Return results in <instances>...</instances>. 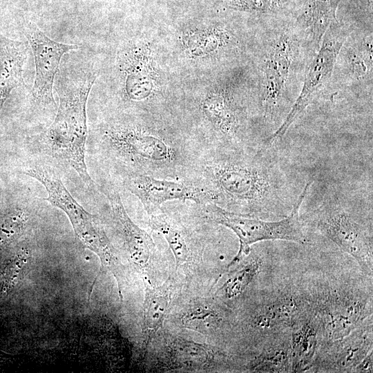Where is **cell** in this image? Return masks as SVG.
Returning <instances> with one entry per match:
<instances>
[{
  "label": "cell",
  "instance_id": "1",
  "mask_svg": "<svg viewBox=\"0 0 373 373\" xmlns=\"http://www.w3.org/2000/svg\"><path fill=\"white\" fill-rule=\"evenodd\" d=\"M251 46L261 115L267 131L274 132L299 95L318 50L296 19L256 25Z\"/></svg>",
  "mask_w": 373,
  "mask_h": 373
},
{
  "label": "cell",
  "instance_id": "2",
  "mask_svg": "<svg viewBox=\"0 0 373 373\" xmlns=\"http://www.w3.org/2000/svg\"><path fill=\"white\" fill-rule=\"evenodd\" d=\"M266 146L249 155H229L205 165L209 187L204 189L211 202L242 208L254 216L291 202L289 179Z\"/></svg>",
  "mask_w": 373,
  "mask_h": 373
},
{
  "label": "cell",
  "instance_id": "3",
  "mask_svg": "<svg viewBox=\"0 0 373 373\" xmlns=\"http://www.w3.org/2000/svg\"><path fill=\"white\" fill-rule=\"evenodd\" d=\"M96 78L93 73L80 71L57 88V113L42 137L46 152L74 169L88 188L93 187L94 182L85 162L86 104Z\"/></svg>",
  "mask_w": 373,
  "mask_h": 373
},
{
  "label": "cell",
  "instance_id": "4",
  "mask_svg": "<svg viewBox=\"0 0 373 373\" xmlns=\"http://www.w3.org/2000/svg\"><path fill=\"white\" fill-rule=\"evenodd\" d=\"M311 184L303 188L290 213L278 221H265L256 216L225 209L213 202L205 204L204 218L231 229L238 238L237 254L227 267V270L238 265L251 253V246L263 240H283L305 244L308 242L303 230L299 211Z\"/></svg>",
  "mask_w": 373,
  "mask_h": 373
},
{
  "label": "cell",
  "instance_id": "5",
  "mask_svg": "<svg viewBox=\"0 0 373 373\" xmlns=\"http://www.w3.org/2000/svg\"><path fill=\"white\" fill-rule=\"evenodd\" d=\"M24 173L44 186L48 193L47 201L66 214L80 241L99 256L103 265L112 271L115 278L122 276L124 269L121 261L101 221L75 200L58 173L46 165L30 166Z\"/></svg>",
  "mask_w": 373,
  "mask_h": 373
},
{
  "label": "cell",
  "instance_id": "6",
  "mask_svg": "<svg viewBox=\"0 0 373 373\" xmlns=\"http://www.w3.org/2000/svg\"><path fill=\"white\" fill-rule=\"evenodd\" d=\"M352 30L351 27L338 20L329 26L308 66L299 95L282 124L266 138V145L270 146L282 138L298 115L331 86L336 59Z\"/></svg>",
  "mask_w": 373,
  "mask_h": 373
},
{
  "label": "cell",
  "instance_id": "7",
  "mask_svg": "<svg viewBox=\"0 0 373 373\" xmlns=\"http://www.w3.org/2000/svg\"><path fill=\"white\" fill-rule=\"evenodd\" d=\"M105 140L115 156L137 169L166 168L181 159L179 148L136 128H112Z\"/></svg>",
  "mask_w": 373,
  "mask_h": 373
},
{
  "label": "cell",
  "instance_id": "8",
  "mask_svg": "<svg viewBox=\"0 0 373 373\" xmlns=\"http://www.w3.org/2000/svg\"><path fill=\"white\" fill-rule=\"evenodd\" d=\"M315 224L322 234L352 256L365 274L372 276V232L352 212L336 203L325 204Z\"/></svg>",
  "mask_w": 373,
  "mask_h": 373
},
{
  "label": "cell",
  "instance_id": "9",
  "mask_svg": "<svg viewBox=\"0 0 373 373\" xmlns=\"http://www.w3.org/2000/svg\"><path fill=\"white\" fill-rule=\"evenodd\" d=\"M373 30L354 29L341 46L334 66L331 86L372 96Z\"/></svg>",
  "mask_w": 373,
  "mask_h": 373
},
{
  "label": "cell",
  "instance_id": "10",
  "mask_svg": "<svg viewBox=\"0 0 373 373\" xmlns=\"http://www.w3.org/2000/svg\"><path fill=\"white\" fill-rule=\"evenodd\" d=\"M23 31L35 59V76L32 88V96L40 104L55 106L52 88L61 59L66 53L77 49L78 46L51 39L30 21L25 23Z\"/></svg>",
  "mask_w": 373,
  "mask_h": 373
},
{
  "label": "cell",
  "instance_id": "11",
  "mask_svg": "<svg viewBox=\"0 0 373 373\" xmlns=\"http://www.w3.org/2000/svg\"><path fill=\"white\" fill-rule=\"evenodd\" d=\"M125 185L140 200L147 215L158 211L162 204L174 200L211 202L205 189L191 184L157 179L149 175L133 173L127 178Z\"/></svg>",
  "mask_w": 373,
  "mask_h": 373
},
{
  "label": "cell",
  "instance_id": "12",
  "mask_svg": "<svg viewBox=\"0 0 373 373\" xmlns=\"http://www.w3.org/2000/svg\"><path fill=\"white\" fill-rule=\"evenodd\" d=\"M114 223L122 238L131 263L151 282V271L155 257V245L151 236L137 225L128 216L119 193L106 190Z\"/></svg>",
  "mask_w": 373,
  "mask_h": 373
},
{
  "label": "cell",
  "instance_id": "13",
  "mask_svg": "<svg viewBox=\"0 0 373 373\" xmlns=\"http://www.w3.org/2000/svg\"><path fill=\"white\" fill-rule=\"evenodd\" d=\"M162 354L158 355L159 370L204 371L213 370L224 356L209 344L184 337L166 336Z\"/></svg>",
  "mask_w": 373,
  "mask_h": 373
},
{
  "label": "cell",
  "instance_id": "14",
  "mask_svg": "<svg viewBox=\"0 0 373 373\" xmlns=\"http://www.w3.org/2000/svg\"><path fill=\"white\" fill-rule=\"evenodd\" d=\"M148 216L149 227L166 240L178 274L186 278L190 276L200 259L191 233L180 222L159 210Z\"/></svg>",
  "mask_w": 373,
  "mask_h": 373
},
{
  "label": "cell",
  "instance_id": "15",
  "mask_svg": "<svg viewBox=\"0 0 373 373\" xmlns=\"http://www.w3.org/2000/svg\"><path fill=\"white\" fill-rule=\"evenodd\" d=\"M145 282L142 325L141 355L145 357L153 341L163 327L175 296L177 282L169 277L165 282L155 285Z\"/></svg>",
  "mask_w": 373,
  "mask_h": 373
},
{
  "label": "cell",
  "instance_id": "16",
  "mask_svg": "<svg viewBox=\"0 0 373 373\" xmlns=\"http://www.w3.org/2000/svg\"><path fill=\"white\" fill-rule=\"evenodd\" d=\"M28 44L0 34V112L11 91L25 86L23 67L27 58Z\"/></svg>",
  "mask_w": 373,
  "mask_h": 373
},
{
  "label": "cell",
  "instance_id": "17",
  "mask_svg": "<svg viewBox=\"0 0 373 373\" xmlns=\"http://www.w3.org/2000/svg\"><path fill=\"white\" fill-rule=\"evenodd\" d=\"M372 329H357L349 337L334 345L327 357V370L336 372H351L370 352Z\"/></svg>",
  "mask_w": 373,
  "mask_h": 373
},
{
  "label": "cell",
  "instance_id": "18",
  "mask_svg": "<svg viewBox=\"0 0 373 373\" xmlns=\"http://www.w3.org/2000/svg\"><path fill=\"white\" fill-rule=\"evenodd\" d=\"M176 320L182 328L209 336L220 329L224 315L213 301L203 298L186 303L178 312Z\"/></svg>",
  "mask_w": 373,
  "mask_h": 373
},
{
  "label": "cell",
  "instance_id": "19",
  "mask_svg": "<svg viewBox=\"0 0 373 373\" xmlns=\"http://www.w3.org/2000/svg\"><path fill=\"white\" fill-rule=\"evenodd\" d=\"M317 338L316 329L311 324H307L294 332L290 349V370L303 372L311 367L315 357Z\"/></svg>",
  "mask_w": 373,
  "mask_h": 373
},
{
  "label": "cell",
  "instance_id": "20",
  "mask_svg": "<svg viewBox=\"0 0 373 373\" xmlns=\"http://www.w3.org/2000/svg\"><path fill=\"white\" fill-rule=\"evenodd\" d=\"M260 264L259 258L251 257L243 265L230 271L214 297L233 299L241 295L258 274Z\"/></svg>",
  "mask_w": 373,
  "mask_h": 373
},
{
  "label": "cell",
  "instance_id": "21",
  "mask_svg": "<svg viewBox=\"0 0 373 373\" xmlns=\"http://www.w3.org/2000/svg\"><path fill=\"white\" fill-rule=\"evenodd\" d=\"M28 215L20 209H13L0 215V242L8 243L17 239L23 232Z\"/></svg>",
  "mask_w": 373,
  "mask_h": 373
},
{
  "label": "cell",
  "instance_id": "22",
  "mask_svg": "<svg viewBox=\"0 0 373 373\" xmlns=\"http://www.w3.org/2000/svg\"><path fill=\"white\" fill-rule=\"evenodd\" d=\"M354 372H372V350L357 365Z\"/></svg>",
  "mask_w": 373,
  "mask_h": 373
}]
</instances>
